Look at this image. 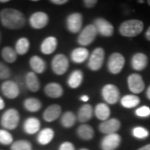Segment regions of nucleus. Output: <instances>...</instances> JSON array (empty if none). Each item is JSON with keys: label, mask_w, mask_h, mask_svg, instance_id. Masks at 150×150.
Here are the masks:
<instances>
[{"label": "nucleus", "mask_w": 150, "mask_h": 150, "mask_svg": "<svg viewBox=\"0 0 150 150\" xmlns=\"http://www.w3.org/2000/svg\"><path fill=\"white\" fill-rule=\"evenodd\" d=\"M0 22L3 27L10 30L21 29L26 24V18L21 11L13 8H5L0 11Z\"/></svg>", "instance_id": "f257e3e1"}, {"label": "nucleus", "mask_w": 150, "mask_h": 150, "mask_svg": "<svg viewBox=\"0 0 150 150\" xmlns=\"http://www.w3.org/2000/svg\"><path fill=\"white\" fill-rule=\"evenodd\" d=\"M144 23L138 19H129L123 22L118 28L119 33L127 38H134L139 35L144 30Z\"/></svg>", "instance_id": "f03ea898"}, {"label": "nucleus", "mask_w": 150, "mask_h": 150, "mask_svg": "<svg viewBox=\"0 0 150 150\" xmlns=\"http://www.w3.org/2000/svg\"><path fill=\"white\" fill-rule=\"evenodd\" d=\"M19 122L20 114L14 108H10L5 110L0 118V124L2 128L8 131L16 129L19 124Z\"/></svg>", "instance_id": "7ed1b4c3"}, {"label": "nucleus", "mask_w": 150, "mask_h": 150, "mask_svg": "<svg viewBox=\"0 0 150 150\" xmlns=\"http://www.w3.org/2000/svg\"><path fill=\"white\" fill-rule=\"evenodd\" d=\"M98 32L95 26L91 23L88 24L86 27H84L79 33V36L77 38V42L81 45V47H84L90 45L95 40Z\"/></svg>", "instance_id": "20e7f679"}, {"label": "nucleus", "mask_w": 150, "mask_h": 150, "mask_svg": "<svg viewBox=\"0 0 150 150\" xmlns=\"http://www.w3.org/2000/svg\"><path fill=\"white\" fill-rule=\"evenodd\" d=\"M104 59H105L104 49L100 47L94 48L88 57L87 66L91 71L93 72L98 71L103 67Z\"/></svg>", "instance_id": "39448f33"}, {"label": "nucleus", "mask_w": 150, "mask_h": 150, "mask_svg": "<svg viewBox=\"0 0 150 150\" xmlns=\"http://www.w3.org/2000/svg\"><path fill=\"white\" fill-rule=\"evenodd\" d=\"M101 95L105 103L114 105L119 101L120 91L116 85L112 83H108L102 88Z\"/></svg>", "instance_id": "423d86ee"}, {"label": "nucleus", "mask_w": 150, "mask_h": 150, "mask_svg": "<svg viewBox=\"0 0 150 150\" xmlns=\"http://www.w3.org/2000/svg\"><path fill=\"white\" fill-rule=\"evenodd\" d=\"M0 91L4 96L8 99H15L19 96L21 88L16 81L5 80L0 85Z\"/></svg>", "instance_id": "0eeeda50"}, {"label": "nucleus", "mask_w": 150, "mask_h": 150, "mask_svg": "<svg viewBox=\"0 0 150 150\" xmlns=\"http://www.w3.org/2000/svg\"><path fill=\"white\" fill-rule=\"evenodd\" d=\"M125 64V59L120 53H112L108 59V70L112 74H118L122 72Z\"/></svg>", "instance_id": "6e6552de"}, {"label": "nucleus", "mask_w": 150, "mask_h": 150, "mask_svg": "<svg viewBox=\"0 0 150 150\" xmlns=\"http://www.w3.org/2000/svg\"><path fill=\"white\" fill-rule=\"evenodd\" d=\"M51 68L56 75H64L69 68V60L64 54H56L51 61Z\"/></svg>", "instance_id": "1a4fd4ad"}, {"label": "nucleus", "mask_w": 150, "mask_h": 150, "mask_svg": "<svg viewBox=\"0 0 150 150\" xmlns=\"http://www.w3.org/2000/svg\"><path fill=\"white\" fill-rule=\"evenodd\" d=\"M83 17L80 13H73L66 18L65 25L68 31L72 33H80L83 27Z\"/></svg>", "instance_id": "9d476101"}, {"label": "nucleus", "mask_w": 150, "mask_h": 150, "mask_svg": "<svg viewBox=\"0 0 150 150\" xmlns=\"http://www.w3.org/2000/svg\"><path fill=\"white\" fill-rule=\"evenodd\" d=\"M93 24L96 28L98 34L101 35L102 37L110 38L113 35L114 28L112 26V24L102 17L96 18L93 20Z\"/></svg>", "instance_id": "9b49d317"}, {"label": "nucleus", "mask_w": 150, "mask_h": 150, "mask_svg": "<svg viewBox=\"0 0 150 150\" xmlns=\"http://www.w3.org/2000/svg\"><path fill=\"white\" fill-rule=\"evenodd\" d=\"M48 22H49V17L46 13L43 11H38L33 13L28 18V23L30 27L36 30L43 29V28L48 25Z\"/></svg>", "instance_id": "f8f14e48"}, {"label": "nucleus", "mask_w": 150, "mask_h": 150, "mask_svg": "<svg viewBox=\"0 0 150 150\" xmlns=\"http://www.w3.org/2000/svg\"><path fill=\"white\" fill-rule=\"evenodd\" d=\"M121 136L118 134L105 135L100 142L101 150H116L121 144Z\"/></svg>", "instance_id": "ddd939ff"}, {"label": "nucleus", "mask_w": 150, "mask_h": 150, "mask_svg": "<svg viewBox=\"0 0 150 150\" xmlns=\"http://www.w3.org/2000/svg\"><path fill=\"white\" fill-rule=\"evenodd\" d=\"M121 128V123L118 118H108L106 121H103L98 125V130L100 133L108 134H116Z\"/></svg>", "instance_id": "4468645a"}, {"label": "nucleus", "mask_w": 150, "mask_h": 150, "mask_svg": "<svg viewBox=\"0 0 150 150\" xmlns=\"http://www.w3.org/2000/svg\"><path fill=\"white\" fill-rule=\"evenodd\" d=\"M128 87L133 93L138 94L144 90L145 83L142 76L138 74H133L128 77Z\"/></svg>", "instance_id": "2eb2a0df"}, {"label": "nucleus", "mask_w": 150, "mask_h": 150, "mask_svg": "<svg viewBox=\"0 0 150 150\" xmlns=\"http://www.w3.org/2000/svg\"><path fill=\"white\" fill-rule=\"evenodd\" d=\"M41 128L40 120L36 117H28L23 123V129L25 134L33 135L38 133Z\"/></svg>", "instance_id": "dca6fc26"}, {"label": "nucleus", "mask_w": 150, "mask_h": 150, "mask_svg": "<svg viewBox=\"0 0 150 150\" xmlns=\"http://www.w3.org/2000/svg\"><path fill=\"white\" fill-rule=\"evenodd\" d=\"M62 108L59 104H52L48 106L43 112V118L45 122H54L61 117Z\"/></svg>", "instance_id": "f3484780"}, {"label": "nucleus", "mask_w": 150, "mask_h": 150, "mask_svg": "<svg viewBox=\"0 0 150 150\" xmlns=\"http://www.w3.org/2000/svg\"><path fill=\"white\" fill-rule=\"evenodd\" d=\"M89 57V52L88 48L84 47H79L72 50L70 54V59L73 63L76 64H81L86 62Z\"/></svg>", "instance_id": "a211bd4d"}, {"label": "nucleus", "mask_w": 150, "mask_h": 150, "mask_svg": "<svg viewBox=\"0 0 150 150\" xmlns=\"http://www.w3.org/2000/svg\"><path fill=\"white\" fill-rule=\"evenodd\" d=\"M58 47V39L54 36H48L44 38L40 44V51L43 54L49 55L54 54Z\"/></svg>", "instance_id": "6ab92c4d"}, {"label": "nucleus", "mask_w": 150, "mask_h": 150, "mask_svg": "<svg viewBox=\"0 0 150 150\" xmlns=\"http://www.w3.org/2000/svg\"><path fill=\"white\" fill-rule=\"evenodd\" d=\"M24 85L28 90L36 93L40 89V81L35 73L32 71L28 72L24 76Z\"/></svg>", "instance_id": "aec40b11"}, {"label": "nucleus", "mask_w": 150, "mask_h": 150, "mask_svg": "<svg viewBox=\"0 0 150 150\" xmlns=\"http://www.w3.org/2000/svg\"><path fill=\"white\" fill-rule=\"evenodd\" d=\"M43 92L46 96L51 98H59L64 95V88L62 85L55 82L48 83L47 85H45Z\"/></svg>", "instance_id": "412c9836"}, {"label": "nucleus", "mask_w": 150, "mask_h": 150, "mask_svg": "<svg viewBox=\"0 0 150 150\" xmlns=\"http://www.w3.org/2000/svg\"><path fill=\"white\" fill-rule=\"evenodd\" d=\"M149 59L147 55L143 53H137L132 57L131 59V66L136 71H143L148 66Z\"/></svg>", "instance_id": "4be33fe9"}, {"label": "nucleus", "mask_w": 150, "mask_h": 150, "mask_svg": "<svg viewBox=\"0 0 150 150\" xmlns=\"http://www.w3.org/2000/svg\"><path fill=\"white\" fill-rule=\"evenodd\" d=\"M29 66L32 72L35 73L36 74H43L47 69V64L44 59L38 55H33L29 59Z\"/></svg>", "instance_id": "5701e85b"}, {"label": "nucleus", "mask_w": 150, "mask_h": 150, "mask_svg": "<svg viewBox=\"0 0 150 150\" xmlns=\"http://www.w3.org/2000/svg\"><path fill=\"white\" fill-rule=\"evenodd\" d=\"M83 81V73L80 69L74 70L67 79V84L70 88H79Z\"/></svg>", "instance_id": "b1692460"}, {"label": "nucleus", "mask_w": 150, "mask_h": 150, "mask_svg": "<svg viewBox=\"0 0 150 150\" xmlns=\"http://www.w3.org/2000/svg\"><path fill=\"white\" fill-rule=\"evenodd\" d=\"M93 112H94L95 117L98 120H101L102 122L108 119L110 117V114H111L110 108L108 106V104L105 103H98L93 109Z\"/></svg>", "instance_id": "393cba45"}, {"label": "nucleus", "mask_w": 150, "mask_h": 150, "mask_svg": "<svg viewBox=\"0 0 150 150\" xmlns=\"http://www.w3.org/2000/svg\"><path fill=\"white\" fill-rule=\"evenodd\" d=\"M93 113L94 112H93V107L88 103H85L79 108L77 119L82 123H87L88 121L91 119Z\"/></svg>", "instance_id": "a878e982"}, {"label": "nucleus", "mask_w": 150, "mask_h": 150, "mask_svg": "<svg viewBox=\"0 0 150 150\" xmlns=\"http://www.w3.org/2000/svg\"><path fill=\"white\" fill-rule=\"evenodd\" d=\"M78 137L84 141H89L93 139L94 137V129L89 124L83 123L78 127L76 130Z\"/></svg>", "instance_id": "bb28decb"}, {"label": "nucleus", "mask_w": 150, "mask_h": 150, "mask_svg": "<svg viewBox=\"0 0 150 150\" xmlns=\"http://www.w3.org/2000/svg\"><path fill=\"white\" fill-rule=\"evenodd\" d=\"M54 138V131L51 128L41 129L37 136V142L41 145H47L52 142Z\"/></svg>", "instance_id": "cd10ccee"}, {"label": "nucleus", "mask_w": 150, "mask_h": 150, "mask_svg": "<svg viewBox=\"0 0 150 150\" xmlns=\"http://www.w3.org/2000/svg\"><path fill=\"white\" fill-rule=\"evenodd\" d=\"M23 108L30 112H36L42 108V103L37 98H27L23 103Z\"/></svg>", "instance_id": "c85d7f7f"}, {"label": "nucleus", "mask_w": 150, "mask_h": 150, "mask_svg": "<svg viewBox=\"0 0 150 150\" xmlns=\"http://www.w3.org/2000/svg\"><path fill=\"white\" fill-rule=\"evenodd\" d=\"M1 57L8 64H13L18 59V54L15 49L10 46H5L1 50Z\"/></svg>", "instance_id": "c756f323"}, {"label": "nucleus", "mask_w": 150, "mask_h": 150, "mask_svg": "<svg viewBox=\"0 0 150 150\" xmlns=\"http://www.w3.org/2000/svg\"><path fill=\"white\" fill-rule=\"evenodd\" d=\"M30 48V41L26 37L19 38L15 43L14 49L18 55H25Z\"/></svg>", "instance_id": "7c9ffc66"}, {"label": "nucleus", "mask_w": 150, "mask_h": 150, "mask_svg": "<svg viewBox=\"0 0 150 150\" xmlns=\"http://www.w3.org/2000/svg\"><path fill=\"white\" fill-rule=\"evenodd\" d=\"M77 121V116L74 112L71 111H66L60 117V123L65 129L72 128Z\"/></svg>", "instance_id": "2f4dec72"}, {"label": "nucleus", "mask_w": 150, "mask_h": 150, "mask_svg": "<svg viewBox=\"0 0 150 150\" xmlns=\"http://www.w3.org/2000/svg\"><path fill=\"white\" fill-rule=\"evenodd\" d=\"M120 103L123 108H133L138 106L140 103V98L134 94H128L122 97L120 99Z\"/></svg>", "instance_id": "473e14b6"}, {"label": "nucleus", "mask_w": 150, "mask_h": 150, "mask_svg": "<svg viewBox=\"0 0 150 150\" xmlns=\"http://www.w3.org/2000/svg\"><path fill=\"white\" fill-rule=\"evenodd\" d=\"M10 150H33L32 144L25 139L14 141L10 146Z\"/></svg>", "instance_id": "72a5a7b5"}, {"label": "nucleus", "mask_w": 150, "mask_h": 150, "mask_svg": "<svg viewBox=\"0 0 150 150\" xmlns=\"http://www.w3.org/2000/svg\"><path fill=\"white\" fill-rule=\"evenodd\" d=\"M13 143V137L9 131L4 129H0V144L11 145Z\"/></svg>", "instance_id": "f704fd0d"}, {"label": "nucleus", "mask_w": 150, "mask_h": 150, "mask_svg": "<svg viewBox=\"0 0 150 150\" xmlns=\"http://www.w3.org/2000/svg\"><path fill=\"white\" fill-rule=\"evenodd\" d=\"M12 72L10 68L8 65L0 61V79L1 80H8L11 77Z\"/></svg>", "instance_id": "c9c22d12"}, {"label": "nucleus", "mask_w": 150, "mask_h": 150, "mask_svg": "<svg viewBox=\"0 0 150 150\" xmlns=\"http://www.w3.org/2000/svg\"><path fill=\"white\" fill-rule=\"evenodd\" d=\"M132 134L136 139H145L149 135V131L144 128H143V127H135L132 130Z\"/></svg>", "instance_id": "e433bc0d"}, {"label": "nucleus", "mask_w": 150, "mask_h": 150, "mask_svg": "<svg viewBox=\"0 0 150 150\" xmlns=\"http://www.w3.org/2000/svg\"><path fill=\"white\" fill-rule=\"evenodd\" d=\"M135 114L138 117H141V118L149 117V116H150V108L148 107V106H142V107L136 109Z\"/></svg>", "instance_id": "4c0bfd02"}, {"label": "nucleus", "mask_w": 150, "mask_h": 150, "mask_svg": "<svg viewBox=\"0 0 150 150\" xmlns=\"http://www.w3.org/2000/svg\"><path fill=\"white\" fill-rule=\"evenodd\" d=\"M59 150H75V147L71 142L66 141L60 144Z\"/></svg>", "instance_id": "58836bf2"}, {"label": "nucleus", "mask_w": 150, "mask_h": 150, "mask_svg": "<svg viewBox=\"0 0 150 150\" xmlns=\"http://www.w3.org/2000/svg\"><path fill=\"white\" fill-rule=\"evenodd\" d=\"M83 3L84 7L88 8H92L98 4V1L97 0H84L83 1Z\"/></svg>", "instance_id": "ea45409f"}, {"label": "nucleus", "mask_w": 150, "mask_h": 150, "mask_svg": "<svg viewBox=\"0 0 150 150\" xmlns=\"http://www.w3.org/2000/svg\"><path fill=\"white\" fill-rule=\"evenodd\" d=\"M68 2H69L68 0H51L50 1V3H52L53 4H55V5H64Z\"/></svg>", "instance_id": "a19ab883"}, {"label": "nucleus", "mask_w": 150, "mask_h": 150, "mask_svg": "<svg viewBox=\"0 0 150 150\" xmlns=\"http://www.w3.org/2000/svg\"><path fill=\"white\" fill-rule=\"evenodd\" d=\"M5 108V102L4 100V98L0 96V110H3Z\"/></svg>", "instance_id": "79ce46f5"}, {"label": "nucleus", "mask_w": 150, "mask_h": 150, "mask_svg": "<svg viewBox=\"0 0 150 150\" xmlns=\"http://www.w3.org/2000/svg\"><path fill=\"white\" fill-rule=\"evenodd\" d=\"M80 100L82 102H88V100H89V97L88 96V95H82L80 97Z\"/></svg>", "instance_id": "37998d69"}, {"label": "nucleus", "mask_w": 150, "mask_h": 150, "mask_svg": "<svg viewBox=\"0 0 150 150\" xmlns=\"http://www.w3.org/2000/svg\"><path fill=\"white\" fill-rule=\"evenodd\" d=\"M145 38H146L149 41H150V27L148 28V30L145 33Z\"/></svg>", "instance_id": "c03bdc74"}, {"label": "nucleus", "mask_w": 150, "mask_h": 150, "mask_svg": "<svg viewBox=\"0 0 150 150\" xmlns=\"http://www.w3.org/2000/svg\"><path fill=\"white\" fill-rule=\"evenodd\" d=\"M138 150H150V144H147L144 146V147H142V148H140Z\"/></svg>", "instance_id": "a18cd8bd"}, {"label": "nucleus", "mask_w": 150, "mask_h": 150, "mask_svg": "<svg viewBox=\"0 0 150 150\" xmlns=\"http://www.w3.org/2000/svg\"><path fill=\"white\" fill-rule=\"evenodd\" d=\"M146 95H147V98H149L150 100V86L148 88V89H147V92H146Z\"/></svg>", "instance_id": "49530a36"}, {"label": "nucleus", "mask_w": 150, "mask_h": 150, "mask_svg": "<svg viewBox=\"0 0 150 150\" xmlns=\"http://www.w3.org/2000/svg\"><path fill=\"white\" fill-rule=\"evenodd\" d=\"M9 2V0H0V3H8Z\"/></svg>", "instance_id": "de8ad7c7"}, {"label": "nucleus", "mask_w": 150, "mask_h": 150, "mask_svg": "<svg viewBox=\"0 0 150 150\" xmlns=\"http://www.w3.org/2000/svg\"><path fill=\"white\" fill-rule=\"evenodd\" d=\"M1 42H2V33L0 32V44H1Z\"/></svg>", "instance_id": "09e8293b"}, {"label": "nucleus", "mask_w": 150, "mask_h": 150, "mask_svg": "<svg viewBox=\"0 0 150 150\" xmlns=\"http://www.w3.org/2000/svg\"><path fill=\"white\" fill-rule=\"evenodd\" d=\"M79 150H89V149H86V148H83V149H80Z\"/></svg>", "instance_id": "8fccbe9b"}, {"label": "nucleus", "mask_w": 150, "mask_h": 150, "mask_svg": "<svg viewBox=\"0 0 150 150\" xmlns=\"http://www.w3.org/2000/svg\"><path fill=\"white\" fill-rule=\"evenodd\" d=\"M138 3H140V4H143V3H144V1H138Z\"/></svg>", "instance_id": "3c124183"}, {"label": "nucleus", "mask_w": 150, "mask_h": 150, "mask_svg": "<svg viewBox=\"0 0 150 150\" xmlns=\"http://www.w3.org/2000/svg\"><path fill=\"white\" fill-rule=\"evenodd\" d=\"M147 3H148V4H149V5L150 6V0H149V1L147 2Z\"/></svg>", "instance_id": "603ef678"}, {"label": "nucleus", "mask_w": 150, "mask_h": 150, "mask_svg": "<svg viewBox=\"0 0 150 150\" xmlns=\"http://www.w3.org/2000/svg\"><path fill=\"white\" fill-rule=\"evenodd\" d=\"M1 150H2V149H1Z\"/></svg>", "instance_id": "864d4df0"}]
</instances>
